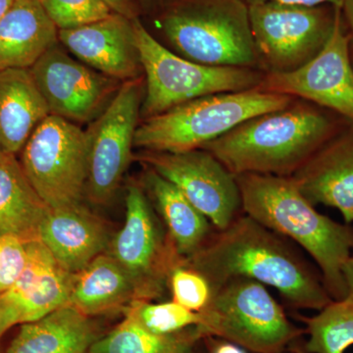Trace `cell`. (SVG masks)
Wrapping results in <instances>:
<instances>
[{"label": "cell", "mask_w": 353, "mask_h": 353, "mask_svg": "<svg viewBox=\"0 0 353 353\" xmlns=\"http://www.w3.org/2000/svg\"><path fill=\"white\" fill-rule=\"evenodd\" d=\"M292 243L243 213L215 230L183 262L201 272L213 290L231 279H250L277 290L290 307L321 310L333 299L317 267Z\"/></svg>", "instance_id": "6da1fadb"}, {"label": "cell", "mask_w": 353, "mask_h": 353, "mask_svg": "<svg viewBox=\"0 0 353 353\" xmlns=\"http://www.w3.org/2000/svg\"><path fill=\"white\" fill-rule=\"evenodd\" d=\"M241 210L304 250L333 299L347 296L343 268L353 254V227L320 213L290 176L241 174Z\"/></svg>", "instance_id": "7a4b0ae2"}, {"label": "cell", "mask_w": 353, "mask_h": 353, "mask_svg": "<svg viewBox=\"0 0 353 353\" xmlns=\"http://www.w3.org/2000/svg\"><path fill=\"white\" fill-rule=\"evenodd\" d=\"M340 131L326 109L294 99L284 108L243 121L201 148L234 176H292Z\"/></svg>", "instance_id": "3957f363"}, {"label": "cell", "mask_w": 353, "mask_h": 353, "mask_svg": "<svg viewBox=\"0 0 353 353\" xmlns=\"http://www.w3.org/2000/svg\"><path fill=\"white\" fill-rule=\"evenodd\" d=\"M158 25L176 54L190 61L260 70L243 0H168Z\"/></svg>", "instance_id": "277c9868"}, {"label": "cell", "mask_w": 353, "mask_h": 353, "mask_svg": "<svg viewBox=\"0 0 353 353\" xmlns=\"http://www.w3.org/2000/svg\"><path fill=\"white\" fill-rule=\"evenodd\" d=\"M294 99L257 88L206 95L143 120L137 129L134 145L150 152L199 150L243 121L284 108Z\"/></svg>", "instance_id": "5b68a950"}, {"label": "cell", "mask_w": 353, "mask_h": 353, "mask_svg": "<svg viewBox=\"0 0 353 353\" xmlns=\"http://www.w3.org/2000/svg\"><path fill=\"white\" fill-rule=\"evenodd\" d=\"M199 313L201 338L230 341L253 353H282L303 339L305 330L292 324L266 285L234 278L213 290Z\"/></svg>", "instance_id": "8992f818"}, {"label": "cell", "mask_w": 353, "mask_h": 353, "mask_svg": "<svg viewBox=\"0 0 353 353\" xmlns=\"http://www.w3.org/2000/svg\"><path fill=\"white\" fill-rule=\"evenodd\" d=\"M132 25L145 77L141 109L145 119L206 95L259 88L263 79L260 70L190 61L158 41L139 18L132 20Z\"/></svg>", "instance_id": "52a82bcc"}, {"label": "cell", "mask_w": 353, "mask_h": 353, "mask_svg": "<svg viewBox=\"0 0 353 353\" xmlns=\"http://www.w3.org/2000/svg\"><path fill=\"white\" fill-rule=\"evenodd\" d=\"M22 150L23 171L48 208L81 203L88 180L85 131L75 123L48 115Z\"/></svg>", "instance_id": "ba28073f"}, {"label": "cell", "mask_w": 353, "mask_h": 353, "mask_svg": "<svg viewBox=\"0 0 353 353\" xmlns=\"http://www.w3.org/2000/svg\"><path fill=\"white\" fill-rule=\"evenodd\" d=\"M260 71L285 73L318 54L333 32L336 7L266 3L248 6Z\"/></svg>", "instance_id": "9c48e42d"}, {"label": "cell", "mask_w": 353, "mask_h": 353, "mask_svg": "<svg viewBox=\"0 0 353 353\" xmlns=\"http://www.w3.org/2000/svg\"><path fill=\"white\" fill-rule=\"evenodd\" d=\"M143 79L122 83L108 108L92 121L88 141L85 194L97 204L108 203L119 187L132 158L145 97Z\"/></svg>", "instance_id": "30bf717a"}, {"label": "cell", "mask_w": 353, "mask_h": 353, "mask_svg": "<svg viewBox=\"0 0 353 353\" xmlns=\"http://www.w3.org/2000/svg\"><path fill=\"white\" fill-rule=\"evenodd\" d=\"M352 43L341 8H336L333 32L323 50L294 71L264 73L257 88L310 102L353 125Z\"/></svg>", "instance_id": "8fae6325"}, {"label": "cell", "mask_w": 353, "mask_h": 353, "mask_svg": "<svg viewBox=\"0 0 353 353\" xmlns=\"http://www.w3.org/2000/svg\"><path fill=\"white\" fill-rule=\"evenodd\" d=\"M110 254L134 281L139 299L145 301L163 294L172 269L183 259L168 234L163 236L138 185L128 189L126 220L111 241Z\"/></svg>", "instance_id": "7c38bea8"}, {"label": "cell", "mask_w": 353, "mask_h": 353, "mask_svg": "<svg viewBox=\"0 0 353 353\" xmlns=\"http://www.w3.org/2000/svg\"><path fill=\"white\" fill-rule=\"evenodd\" d=\"M139 159L173 183L214 230L225 229L241 215V192L236 176L208 150H145Z\"/></svg>", "instance_id": "4fadbf2b"}, {"label": "cell", "mask_w": 353, "mask_h": 353, "mask_svg": "<svg viewBox=\"0 0 353 353\" xmlns=\"http://www.w3.org/2000/svg\"><path fill=\"white\" fill-rule=\"evenodd\" d=\"M30 71L50 115L75 124L99 117L122 85L70 57L58 43L46 51Z\"/></svg>", "instance_id": "5bb4252c"}, {"label": "cell", "mask_w": 353, "mask_h": 353, "mask_svg": "<svg viewBox=\"0 0 353 353\" xmlns=\"http://www.w3.org/2000/svg\"><path fill=\"white\" fill-rule=\"evenodd\" d=\"M25 243L24 269L0 294V339L16 325L38 321L68 305L75 283L77 274L62 268L41 241Z\"/></svg>", "instance_id": "9a60e30c"}, {"label": "cell", "mask_w": 353, "mask_h": 353, "mask_svg": "<svg viewBox=\"0 0 353 353\" xmlns=\"http://www.w3.org/2000/svg\"><path fill=\"white\" fill-rule=\"evenodd\" d=\"M58 41L77 59L120 82L141 78L143 73L132 20L120 14L75 29L60 30Z\"/></svg>", "instance_id": "2e32d148"}, {"label": "cell", "mask_w": 353, "mask_h": 353, "mask_svg": "<svg viewBox=\"0 0 353 353\" xmlns=\"http://www.w3.org/2000/svg\"><path fill=\"white\" fill-rule=\"evenodd\" d=\"M290 178L313 205L336 209L353 224V125L341 130Z\"/></svg>", "instance_id": "e0dca14e"}, {"label": "cell", "mask_w": 353, "mask_h": 353, "mask_svg": "<svg viewBox=\"0 0 353 353\" xmlns=\"http://www.w3.org/2000/svg\"><path fill=\"white\" fill-rule=\"evenodd\" d=\"M39 241L62 268L78 274L105 252L109 233L104 223L81 202L48 208L39 228Z\"/></svg>", "instance_id": "ac0fdd59"}, {"label": "cell", "mask_w": 353, "mask_h": 353, "mask_svg": "<svg viewBox=\"0 0 353 353\" xmlns=\"http://www.w3.org/2000/svg\"><path fill=\"white\" fill-rule=\"evenodd\" d=\"M58 43V29L39 0H16L0 21V71L31 69Z\"/></svg>", "instance_id": "d6986e66"}, {"label": "cell", "mask_w": 353, "mask_h": 353, "mask_svg": "<svg viewBox=\"0 0 353 353\" xmlns=\"http://www.w3.org/2000/svg\"><path fill=\"white\" fill-rule=\"evenodd\" d=\"M50 115L30 69L0 71V150L15 155Z\"/></svg>", "instance_id": "ffe728a7"}, {"label": "cell", "mask_w": 353, "mask_h": 353, "mask_svg": "<svg viewBox=\"0 0 353 353\" xmlns=\"http://www.w3.org/2000/svg\"><path fill=\"white\" fill-rule=\"evenodd\" d=\"M99 336L90 317L66 305L21 325L6 353H88Z\"/></svg>", "instance_id": "44dd1931"}, {"label": "cell", "mask_w": 353, "mask_h": 353, "mask_svg": "<svg viewBox=\"0 0 353 353\" xmlns=\"http://www.w3.org/2000/svg\"><path fill=\"white\" fill-rule=\"evenodd\" d=\"M139 299L129 274L110 253H102L77 274L68 305L88 317L123 307Z\"/></svg>", "instance_id": "7402d4cb"}, {"label": "cell", "mask_w": 353, "mask_h": 353, "mask_svg": "<svg viewBox=\"0 0 353 353\" xmlns=\"http://www.w3.org/2000/svg\"><path fill=\"white\" fill-rule=\"evenodd\" d=\"M48 211L15 155H7L0 162V236H13L23 243L39 241Z\"/></svg>", "instance_id": "603a6c76"}, {"label": "cell", "mask_w": 353, "mask_h": 353, "mask_svg": "<svg viewBox=\"0 0 353 353\" xmlns=\"http://www.w3.org/2000/svg\"><path fill=\"white\" fill-rule=\"evenodd\" d=\"M145 183L176 252L183 259L192 256L210 238L212 225L173 183L152 169L146 174Z\"/></svg>", "instance_id": "cb8c5ba5"}, {"label": "cell", "mask_w": 353, "mask_h": 353, "mask_svg": "<svg viewBox=\"0 0 353 353\" xmlns=\"http://www.w3.org/2000/svg\"><path fill=\"white\" fill-rule=\"evenodd\" d=\"M201 341L196 327L161 336L148 331L126 315L112 331L99 336L88 353H190Z\"/></svg>", "instance_id": "d4e9b609"}, {"label": "cell", "mask_w": 353, "mask_h": 353, "mask_svg": "<svg viewBox=\"0 0 353 353\" xmlns=\"http://www.w3.org/2000/svg\"><path fill=\"white\" fill-rule=\"evenodd\" d=\"M307 353H345L353 345V297L333 299L317 314L303 317Z\"/></svg>", "instance_id": "484cf974"}, {"label": "cell", "mask_w": 353, "mask_h": 353, "mask_svg": "<svg viewBox=\"0 0 353 353\" xmlns=\"http://www.w3.org/2000/svg\"><path fill=\"white\" fill-rule=\"evenodd\" d=\"M143 328L153 334L167 336L180 333L199 324V312L189 310L176 301L152 303L145 299H137L126 309Z\"/></svg>", "instance_id": "4316f807"}, {"label": "cell", "mask_w": 353, "mask_h": 353, "mask_svg": "<svg viewBox=\"0 0 353 353\" xmlns=\"http://www.w3.org/2000/svg\"><path fill=\"white\" fill-rule=\"evenodd\" d=\"M39 2L58 31L82 27L104 19L113 13L102 0H39Z\"/></svg>", "instance_id": "83f0119b"}, {"label": "cell", "mask_w": 353, "mask_h": 353, "mask_svg": "<svg viewBox=\"0 0 353 353\" xmlns=\"http://www.w3.org/2000/svg\"><path fill=\"white\" fill-rule=\"evenodd\" d=\"M168 287L171 290L172 301L194 312L203 310L213 294L208 279L185 264L183 259L169 274Z\"/></svg>", "instance_id": "f1b7e54d"}, {"label": "cell", "mask_w": 353, "mask_h": 353, "mask_svg": "<svg viewBox=\"0 0 353 353\" xmlns=\"http://www.w3.org/2000/svg\"><path fill=\"white\" fill-rule=\"evenodd\" d=\"M27 261L26 243L13 236H0V294L15 283Z\"/></svg>", "instance_id": "f546056e"}, {"label": "cell", "mask_w": 353, "mask_h": 353, "mask_svg": "<svg viewBox=\"0 0 353 353\" xmlns=\"http://www.w3.org/2000/svg\"><path fill=\"white\" fill-rule=\"evenodd\" d=\"M248 6L254 4L266 3V2H274V3L289 4V6H332L336 8H341L345 0H243Z\"/></svg>", "instance_id": "4dcf8cb0"}, {"label": "cell", "mask_w": 353, "mask_h": 353, "mask_svg": "<svg viewBox=\"0 0 353 353\" xmlns=\"http://www.w3.org/2000/svg\"><path fill=\"white\" fill-rule=\"evenodd\" d=\"M208 353H253L230 341L213 336L202 339Z\"/></svg>", "instance_id": "1f68e13d"}, {"label": "cell", "mask_w": 353, "mask_h": 353, "mask_svg": "<svg viewBox=\"0 0 353 353\" xmlns=\"http://www.w3.org/2000/svg\"><path fill=\"white\" fill-rule=\"evenodd\" d=\"M112 10L130 20L138 17L139 8L134 0H102Z\"/></svg>", "instance_id": "d6a6232c"}, {"label": "cell", "mask_w": 353, "mask_h": 353, "mask_svg": "<svg viewBox=\"0 0 353 353\" xmlns=\"http://www.w3.org/2000/svg\"><path fill=\"white\" fill-rule=\"evenodd\" d=\"M343 276L345 288H347V296L353 297V254L343 265Z\"/></svg>", "instance_id": "836d02e7"}, {"label": "cell", "mask_w": 353, "mask_h": 353, "mask_svg": "<svg viewBox=\"0 0 353 353\" xmlns=\"http://www.w3.org/2000/svg\"><path fill=\"white\" fill-rule=\"evenodd\" d=\"M343 19L347 26L348 31L352 34L353 43V0H345L343 6L341 7Z\"/></svg>", "instance_id": "e575fe53"}, {"label": "cell", "mask_w": 353, "mask_h": 353, "mask_svg": "<svg viewBox=\"0 0 353 353\" xmlns=\"http://www.w3.org/2000/svg\"><path fill=\"white\" fill-rule=\"evenodd\" d=\"M282 353H307L305 352L303 347V339H299L292 345H290L289 348H288L287 352H284Z\"/></svg>", "instance_id": "d590c367"}, {"label": "cell", "mask_w": 353, "mask_h": 353, "mask_svg": "<svg viewBox=\"0 0 353 353\" xmlns=\"http://www.w3.org/2000/svg\"><path fill=\"white\" fill-rule=\"evenodd\" d=\"M15 1L16 0H0V21L8 12L9 9L13 6Z\"/></svg>", "instance_id": "8d00e7d4"}, {"label": "cell", "mask_w": 353, "mask_h": 353, "mask_svg": "<svg viewBox=\"0 0 353 353\" xmlns=\"http://www.w3.org/2000/svg\"><path fill=\"white\" fill-rule=\"evenodd\" d=\"M139 1H143V3H145V4H153V3H157V2H159V1H161V0H139Z\"/></svg>", "instance_id": "74e56055"}, {"label": "cell", "mask_w": 353, "mask_h": 353, "mask_svg": "<svg viewBox=\"0 0 353 353\" xmlns=\"http://www.w3.org/2000/svg\"><path fill=\"white\" fill-rule=\"evenodd\" d=\"M7 157V155L6 154V153H4L3 152H2L1 150H0V162L2 161V160L4 159V158H6Z\"/></svg>", "instance_id": "f35d334b"}, {"label": "cell", "mask_w": 353, "mask_h": 353, "mask_svg": "<svg viewBox=\"0 0 353 353\" xmlns=\"http://www.w3.org/2000/svg\"><path fill=\"white\" fill-rule=\"evenodd\" d=\"M352 64H353V43H352Z\"/></svg>", "instance_id": "ab89813d"}, {"label": "cell", "mask_w": 353, "mask_h": 353, "mask_svg": "<svg viewBox=\"0 0 353 353\" xmlns=\"http://www.w3.org/2000/svg\"><path fill=\"white\" fill-rule=\"evenodd\" d=\"M190 353H196V352H194V350H192V352H190Z\"/></svg>", "instance_id": "60d3db41"}]
</instances>
